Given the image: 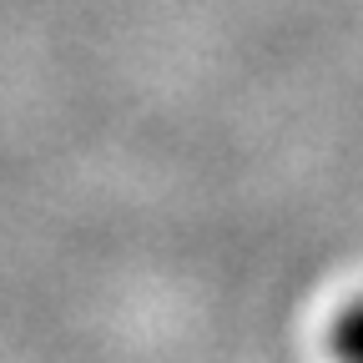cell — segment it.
Returning <instances> with one entry per match:
<instances>
[{
  "instance_id": "1",
  "label": "cell",
  "mask_w": 363,
  "mask_h": 363,
  "mask_svg": "<svg viewBox=\"0 0 363 363\" xmlns=\"http://www.w3.org/2000/svg\"><path fill=\"white\" fill-rule=\"evenodd\" d=\"M328 348L343 353V358H363V298L348 303V308L333 318V338H328Z\"/></svg>"
}]
</instances>
